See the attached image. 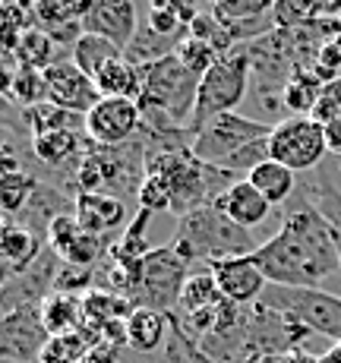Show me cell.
<instances>
[{"mask_svg":"<svg viewBox=\"0 0 341 363\" xmlns=\"http://www.w3.org/2000/svg\"><path fill=\"white\" fill-rule=\"evenodd\" d=\"M253 262L278 288H319L341 272L335 231L307 196L291 202L281 228L253 250Z\"/></svg>","mask_w":341,"mask_h":363,"instance_id":"cell-1","label":"cell"},{"mask_svg":"<svg viewBox=\"0 0 341 363\" xmlns=\"http://www.w3.org/2000/svg\"><path fill=\"white\" fill-rule=\"evenodd\" d=\"M139 69H142V92H139L136 104L142 111V130L155 133V136L190 133L199 95V76H193L180 64L177 54Z\"/></svg>","mask_w":341,"mask_h":363,"instance_id":"cell-2","label":"cell"},{"mask_svg":"<svg viewBox=\"0 0 341 363\" xmlns=\"http://www.w3.org/2000/svg\"><path fill=\"white\" fill-rule=\"evenodd\" d=\"M142 136V133H139ZM130 139L123 145H89L76 164H69V180H73V196L79 193H108L121 196L123 193H139L145 180V164H149V145L145 139Z\"/></svg>","mask_w":341,"mask_h":363,"instance_id":"cell-3","label":"cell"},{"mask_svg":"<svg viewBox=\"0 0 341 363\" xmlns=\"http://www.w3.org/2000/svg\"><path fill=\"white\" fill-rule=\"evenodd\" d=\"M174 247L186 256L190 262L206 259L208 265L221 259H234V256H250L259 243H253V234L240 228L221 212L218 202L193 208L190 215L177 218V234H174Z\"/></svg>","mask_w":341,"mask_h":363,"instance_id":"cell-4","label":"cell"},{"mask_svg":"<svg viewBox=\"0 0 341 363\" xmlns=\"http://www.w3.org/2000/svg\"><path fill=\"white\" fill-rule=\"evenodd\" d=\"M250 82H253L250 45H240L234 51L221 54L218 64L199 79V95H196V111H193L190 133L203 130L215 117L237 111L240 101L250 95Z\"/></svg>","mask_w":341,"mask_h":363,"instance_id":"cell-5","label":"cell"},{"mask_svg":"<svg viewBox=\"0 0 341 363\" xmlns=\"http://www.w3.org/2000/svg\"><path fill=\"white\" fill-rule=\"evenodd\" d=\"M190 265L193 262L174 243L155 247L139 262V272L127 297L133 300V306H149V310H158L164 316H174L180 310V291L190 278Z\"/></svg>","mask_w":341,"mask_h":363,"instance_id":"cell-6","label":"cell"},{"mask_svg":"<svg viewBox=\"0 0 341 363\" xmlns=\"http://www.w3.org/2000/svg\"><path fill=\"white\" fill-rule=\"evenodd\" d=\"M259 303L291 316L297 325H303L313 335L341 341V294L323 288H278L269 284Z\"/></svg>","mask_w":341,"mask_h":363,"instance_id":"cell-7","label":"cell"},{"mask_svg":"<svg viewBox=\"0 0 341 363\" xmlns=\"http://www.w3.org/2000/svg\"><path fill=\"white\" fill-rule=\"evenodd\" d=\"M269 155L272 162L291 167V171H316L323 158L329 155L325 127L313 117H284L272 127L269 136Z\"/></svg>","mask_w":341,"mask_h":363,"instance_id":"cell-8","label":"cell"},{"mask_svg":"<svg viewBox=\"0 0 341 363\" xmlns=\"http://www.w3.org/2000/svg\"><path fill=\"white\" fill-rule=\"evenodd\" d=\"M272 127L275 123H269V121H253V117H243L237 111H231V114L215 117L203 130L193 133V155L206 164L221 167L234 152H240L243 145L269 136Z\"/></svg>","mask_w":341,"mask_h":363,"instance_id":"cell-9","label":"cell"},{"mask_svg":"<svg viewBox=\"0 0 341 363\" xmlns=\"http://www.w3.org/2000/svg\"><path fill=\"white\" fill-rule=\"evenodd\" d=\"M47 341L51 335L41 323V306H19L0 316V360L35 363Z\"/></svg>","mask_w":341,"mask_h":363,"instance_id":"cell-10","label":"cell"},{"mask_svg":"<svg viewBox=\"0 0 341 363\" xmlns=\"http://www.w3.org/2000/svg\"><path fill=\"white\" fill-rule=\"evenodd\" d=\"M142 130V111L130 99H101L86 114V136L95 145H123Z\"/></svg>","mask_w":341,"mask_h":363,"instance_id":"cell-11","label":"cell"},{"mask_svg":"<svg viewBox=\"0 0 341 363\" xmlns=\"http://www.w3.org/2000/svg\"><path fill=\"white\" fill-rule=\"evenodd\" d=\"M45 82H47V101L60 104V108L73 111V114L86 117L89 111L101 101V92H99V86H95V79L82 73L69 57H60L57 64L47 67Z\"/></svg>","mask_w":341,"mask_h":363,"instance_id":"cell-12","label":"cell"},{"mask_svg":"<svg viewBox=\"0 0 341 363\" xmlns=\"http://www.w3.org/2000/svg\"><path fill=\"white\" fill-rule=\"evenodd\" d=\"M215 272V281H218L221 294H225L228 303L237 306H253L259 303L262 294H266L269 281L259 272V265L253 262V253L250 256H234V259H221L215 265H208Z\"/></svg>","mask_w":341,"mask_h":363,"instance_id":"cell-13","label":"cell"},{"mask_svg":"<svg viewBox=\"0 0 341 363\" xmlns=\"http://www.w3.org/2000/svg\"><path fill=\"white\" fill-rule=\"evenodd\" d=\"M82 32L101 35V38L127 48L133 41V35L139 32L136 0H95L89 16L82 19Z\"/></svg>","mask_w":341,"mask_h":363,"instance_id":"cell-14","label":"cell"},{"mask_svg":"<svg viewBox=\"0 0 341 363\" xmlns=\"http://www.w3.org/2000/svg\"><path fill=\"white\" fill-rule=\"evenodd\" d=\"M76 218H79L82 231L117 237L127 221V202L121 196H108V193H79L76 196Z\"/></svg>","mask_w":341,"mask_h":363,"instance_id":"cell-15","label":"cell"},{"mask_svg":"<svg viewBox=\"0 0 341 363\" xmlns=\"http://www.w3.org/2000/svg\"><path fill=\"white\" fill-rule=\"evenodd\" d=\"M47 250L45 237H38L32 228L19 225V221L6 218L4 231H0V256H4V281L19 272L32 269Z\"/></svg>","mask_w":341,"mask_h":363,"instance_id":"cell-16","label":"cell"},{"mask_svg":"<svg viewBox=\"0 0 341 363\" xmlns=\"http://www.w3.org/2000/svg\"><path fill=\"white\" fill-rule=\"evenodd\" d=\"M215 202L221 206V212H225L228 218L237 221V225L247 228V231H253L256 225H262V221L269 218V212H272V202L262 196L247 177L234 180V184L228 186Z\"/></svg>","mask_w":341,"mask_h":363,"instance_id":"cell-17","label":"cell"},{"mask_svg":"<svg viewBox=\"0 0 341 363\" xmlns=\"http://www.w3.org/2000/svg\"><path fill=\"white\" fill-rule=\"evenodd\" d=\"M89 145H92V139L86 136V130H54L32 139V155L45 167H54V171L64 167L67 171L69 164L79 162Z\"/></svg>","mask_w":341,"mask_h":363,"instance_id":"cell-18","label":"cell"},{"mask_svg":"<svg viewBox=\"0 0 341 363\" xmlns=\"http://www.w3.org/2000/svg\"><path fill=\"white\" fill-rule=\"evenodd\" d=\"M41 323H45L47 335H69L86 329V303L82 294H64V291H54L45 297L41 303Z\"/></svg>","mask_w":341,"mask_h":363,"instance_id":"cell-19","label":"cell"},{"mask_svg":"<svg viewBox=\"0 0 341 363\" xmlns=\"http://www.w3.org/2000/svg\"><path fill=\"white\" fill-rule=\"evenodd\" d=\"M82 303H86V325L92 332H99L111 323H123L136 310L127 294H117L111 288H92L89 294H82Z\"/></svg>","mask_w":341,"mask_h":363,"instance_id":"cell-20","label":"cell"},{"mask_svg":"<svg viewBox=\"0 0 341 363\" xmlns=\"http://www.w3.org/2000/svg\"><path fill=\"white\" fill-rule=\"evenodd\" d=\"M184 38L186 35H162V32H155L149 23H145V26H139L133 41L123 48V57H127L130 64H136V67L158 64V60H164V57H174Z\"/></svg>","mask_w":341,"mask_h":363,"instance_id":"cell-21","label":"cell"},{"mask_svg":"<svg viewBox=\"0 0 341 363\" xmlns=\"http://www.w3.org/2000/svg\"><path fill=\"white\" fill-rule=\"evenodd\" d=\"M168 325H171V316L149 310V306H136L127 319V347H133L139 354H152L155 347H162Z\"/></svg>","mask_w":341,"mask_h":363,"instance_id":"cell-22","label":"cell"},{"mask_svg":"<svg viewBox=\"0 0 341 363\" xmlns=\"http://www.w3.org/2000/svg\"><path fill=\"white\" fill-rule=\"evenodd\" d=\"M117 57H123V48L114 45V41L101 38V35H92V32H82L76 38V45L69 48V60L82 69L86 76H99L108 64H114Z\"/></svg>","mask_w":341,"mask_h":363,"instance_id":"cell-23","label":"cell"},{"mask_svg":"<svg viewBox=\"0 0 341 363\" xmlns=\"http://www.w3.org/2000/svg\"><path fill=\"white\" fill-rule=\"evenodd\" d=\"M323 92H325V82L313 69H297L288 79V86L281 89V108L291 117H310L313 108L323 99Z\"/></svg>","mask_w":341,"mask_h":363,"instance_id":"cell-24","label":"cell"},{"mask_svg":"<svg viewBox=\"0 0 341 363\" xmlns=\"http://www.w3.org/2000/svg\"><path fill=\"white\" fill-rule=\"evenodd\" d=\"M95 86H99L101 99H130L136 101L142 92V69L136 64H130L127 57H117L114 64H108L95 76Z\"/></svg>","mask_w":341,"mask_h":363,"instance_id":"cell-25","label":"cell"},{"mask_svg":"<svg viewBox=\"0 0 341 363\" xmlns=\"http://www.w3.org/2000/svg\"><path fill=\"white\" fill-rule=\"evenodd\" d=\"M247 180L269 202H272V206H284V202H291L294 199V190H297V174L291 171V167L272 162V158H269L266 164H259L256 171H250Z\"/></svg>","mask_w":341,"mask_h":363,"instance_id":"cell-26","label":"cell"},{"mask_svg":"<svg viewBox=\"0 0 341 363\" xmlns=\"http://www.w3.org/2000/svg\"><path fill=\"white\" fill-rule=\"evenodd\" d=\"M225 303L218 281H215V272L203 269V272H190V278L184 281L180 291V313L190 316V313H203V310H218Z\"/></svg>","mask_w":341,"mask_h":363,"instance_id":"cell-27","label":"cell"},{"mask_svg":"<svg viewBox=\"0 0 341 363\" xmlns=\"http://www.w3.org/2000/svg\"><path fill=\"white\" fill-rule=\"evenodd\" d=\"M23 123L32 139L45 136V133H54V130H86V117L73 114V111L60 108V104H54V101L23 108Z\"/></svg>","mask_w":341,"mask_h":363,"instance_id":"cell-28","label":"cell"},{"mask_svg":"<svg viewBox=\"0 0 341 363\" xmlns=\"http://www.w3.org/2000/svg\"><path fill=\"white\" fill-rule=\"evenodd\" d=\"M101 338L99 332H92L86 325V329L79 332H69V335H54L51 341L45 345V351L38 354V360L35 363H82L92 347H99Z\"/></svg>","mask_w":341,"mask_h":363,"instance_id":"cell-29","label":"cell"},{"mask_svg":"<svg viewBox=\"0 0 341 363\" xmlns=\"http://www.w3.org/2000/svg\"><path fill=\"white\" fill-rule=\"evenodd\" d=\"M13 57H16V64L19 67H26V69H41L45 73L51 64H57V41L51 38L47 32H41V29H32L19 38V45H16V51H13Z\"/></svg>","mask_w":341,"mask_h":363,"instance_id":"cell-30","label":"cell"},{"mask_svg":"<svg viewBox=\"0 0 341 363\" xmlns=\"http://www.w3.org/2000/svg\"><path fill=\"white\" fill-rule=\"evenodd\" d=\"M38 184L41 180L29 171H6L4 177H0V206H4L6 218H16V215L29 206Z\"/></svg>","mask_w":341,"mask_h":363,"instance_id":"cell-31","label":"cell"},{"mask_svg":"<svg viewBox=\"0 0 341 363\" xmlns=\"http://www.w3.org/2000/svg\"><path fill=\"white\" fill-rule=\"evenodd\" d=\"M4 95L13 101H19L23 108H35V104L47 101V82L41 69H26L19 67L10 79L4 82Z\"/></svg>","mask_w":341,"mask_h":363,"instance_id":"cell-32","label":"cell"},{"mask_svg":"<svg viewBox=\"0 0 341 363\" xmlns=\"http://www.w3.org/2000/svg\"><path fill=\"white\" fill-rule=\"evenodd\" d=\"M218 57H221V54L215 51L208 41L193 38V35H186V38L180 41V48H177V60H180V64H184L186 69H190L193 76H199V79H203L208 69L218 64Z\"/></svg>","mask_w":341,"mask_h":363,"instance_id":"cell-33","label":"cell"},{"mask_svg":"<svg viewBox=\"0 0 341 363\" xmlns=\"http://www.w3.org/2000/svg\"><path fill=\"white\" fill-rule=\"evenodd\" d=\"M82 234V225H79V218H76V212H69V215H57V218L47 225V234H45V243H47V250H54V253L64 259V256L69 253V247L76 243V237Z\"/></svg>","mask_w":341,"mask_h":363,"instance_id":"cell-34","label":"cell"},{"mask_svg":"<svg viewBox=\"0 0 341 363\" xmlns=\"http://www.w3.org/2000/svg\"><path fill=\"white\" fill-rule=\"evenodd\" d=\"M275 10V0H212V13L221 19H256L269 16Z\"/></svg>","mask_w":341,"mask_h":363,"instance_id":"cell-35","label":"cell"},{"mask_svg":"<svg viewBox=\"0 0 341 363\" xmlns=\"http://www.w3.org/2000/svg\"><path fill=\"white\" fill-rule=\"evenodd\" d=\"M136 206L145 208V212H171V190L168 184H164L162 177H155V174H145L142 186H139L136 193Z\"/></svg>","mask_w":341,"mask_h":363,"instance_id":"cell-36","label":"cell"},{"mask_svg":"<svg viewBox=\"0 0 341 363\" xmlns=\"http://www.w3.org/2000/svg\"><path fill=\"white\" fill-rule=\"evenodd\" d=\"M145 23L162 35H190V29H184L177 13L171 10V0H149V16H145Z\"/></svg>","mask_w":341,"mask_h":363,"instance_id":"cell-37","label":"cell"},{"mask_svg":"<svg viewBox=\"0 0 341 363\" xmlns=\"http://www.w3.org/2000/svg\"><path fill=\"white\" fill-rule=\"evenodd\" d=\"M203 6H206V0H171V10L177 13V19H180V26H184V29H190V26L203 16V13H206Z\"/></svg>","mask_w":341,"mask_h":363,"instance_id":"cell-38","label":"cell"},{"mask_svg":"<svg viewBox=\"0 0 341 363\" xmlns=\"http://www.w3.org/2000/svg\"><path fill=\"white\" fill-rule=\"evenodd\" d=\"M325 143H329V155L341 158V117L325 123Z\"/></svg>","mask_w":341,"mask_h":363,"instance_id":"cell-39","label":"cell"},{"mask_svg":"<svg viewBox=\"0 0 341 363\" xmlns=\"http://www.w3.org/2000/svg\"><path fill=\"white\" fill-rule=\"evenodd\" d=\"M57 4L64 6V10H67L73 19H79V23H82V19L89 16V10L95 6V0H57Z\"/></svg>","mask_w":341,"mask_h":363,"instance_id":"cell-40","label":"cell"},{"mask_svg":"<svg viewBox=\"0 0 341 363\" xmlns=\"http://www.w3.org/2000/svg\"><path fill=\"white\" fill-rule=\"evenodd\" d=\"M82 363H121V360H117V351H114V347L99 345V347H92V351L82 357Z\"/></svg>","mask_w":341,"mask_h":363,"instance_id":"cell-41","label":"cell"},{"mask_svg":"<svg viewBox=\"0 0 341 363\" xmlns=\"http://www.w3.org/2000/svg\"><path fill=\"white\" fill-rule=\"evenodd\" d=\"M281 363H319V354H310V351H303V347H297V351L284 354Z\"/></svg>","mask_w":341,"mask_h":363,"instance_id":"cell-42","label":"cell"},{"mask_svg":"<svg viewBox=\"0 0 341 363\" xmlns=\"http://www.w3.org/2000/svg\"><path fill=\"white\" fill-rule=\"evenodd\" d=\"M319 363H341V345H332L325 354H319Z\"/></svg>","mask_w":341,"mask_h":363,"instance_id":"cell-43","label":"cell"},{"mask_svg":"<svg viewBox=\"0 0 341 363\" xmlns=\"http://www.w3.org/2000/svg\"><path fill=\"white\" fill-rule=\"evenodd\" d=\"M325 95H329V99H332V101H335L338 108H341V79L329 82V86H325Z\"/></svg>","mask_w":341,"mask_h":363,"instance_id":"cell-44","label":"cell"},{"mask_svg":"<svg viewBox=\"0 0 341 363\" xmlns=\"http://www.w3.org/2000/svg\"><path fill=\"white\" fill-rule=\"evenodd\" d=\"M250 363H281V357H256V360H250Z\"/></svg>","mask_w":341,"mask_h":363,"instance_id":"cell-45","label":"cell"},{"mask_svg":"<svg viewBox=\"0 0 341 363\" xmlns=\"http://www.w3.org/2000/svg\"><path fill=\"white\" fill-rule=\"evenodd\" d=\"M19 4H26V6H29V10H32V6H38L41 0H19Z\"/></svg>","mask_w":341,"mask_h":363,"instance_id":"cell-46","label":"cell"},{"mask_svg":"<svg viewBox=\"0 0 341 363\" xmlns=\"http://www.w3.org/2000/svg\"><path fill=\"white\" fill-rule=\"evenodd\" d=\"M0 363H19V360H0Z\"/></svg>","mask_w":341,"mask_h":363,"instance_id":"cell-47","label":"cell"},{"mask_svg":"<svg viewBox=\"0 0 341 363\" xmlns=\"http://www.w3.org/2000/svg\"><path fill=\"white\" fill-rule=\"evenodd\" d=\"M338 345H341V341H338Z\"/></svg>","mask_w":341,"mask_h":363,"instance_id":"cell-48","label":"cell"}]
</instances>
